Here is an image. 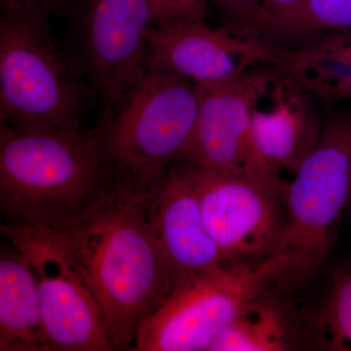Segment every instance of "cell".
Instances as JSON below:
<instances>
[{"label":"cell","instance_id":"cell-1","mask_svg":"<svg viewBox=\"0 0 351 351\" xmlns=\"http://www.w3.org/2000/svg\"><path fill=\"white\" fill-rule=\"evenodd\" d=\"M152 186L110 167L86 207L50 230L98 302L117 350H133L138 328L175 288L149 223Z\"/></svg>","mask_w":351,"mask_h":351},{"label":"cell","instance_id":"cell-2","mask_svg":"<svg viewBox=\"0 0 351 351\" xmlns=\"http://www.w3.org/2000/svg\"><path fill=\"white\" fill-rule=\"evenodd\" d=\"M110 112L92 129L24 132L0 123V211L5 221L57 230L93 199L107 177Z\"/></svg>","mask_w":351,"mask_h":351},{"label":"cell","instance_id":"cell-3","mask_svg":"<svg viewBox=\"0 0 351 351\" xmlns=\"http://www.w3.org/2000/svg\"><path fill=\"white\" fill-rule=\"evenodd\" d=\"M91 92L55 38L49 15L1 1L0 123L24 132L78 130Z\"/></svg>","mask_w":351,"mask_h":351},{"label":"cell","instance_id":"cell-4","mask_svg":"<svg viewBox=\"0 0 351 351\" xmlns=\"http://www.w3.org/2000/svg\"><path fill=\"white\" fill-rule=\"evenodd\" d=\"M201 88L149 68L127 100L110 112L105 154L112 169L152 186L186 159L195 133Z\"/></svg>","mask_w":351,"mask_h":351},{"label":"cell","instance_id":"cell-5","mask_svg":"<svg viewBox=\"0 0 351 351\" xmlns=\"http://www.w3.org/2000/svg\"><path fill=\"white\" fill-rule=\"evenodd\" d=\"M283 197L287 217L271 253L287 258L291 276L311 274L329 256L350 210L351 114L323 122Z\"/></svg>","mask_w":351,"mask_h":351},{"label":"cell","instance_id":"cell-6","mask_svg":"<svg viewBox=\"0 0 351 351\" xmlns=\"http://www.w3.org/2000/svg\"><path fill=\"white\" fill-rule=\"evenodd\" d=\"M288 274L287 258L271 253L261 262L233 261L191 277L143 322L133 350L208 351L267 284Z\"/></svg>","mask_w":351,"mask_h":351},{"label":"cell","instance_id":"cell-7","mask_svg":"<svg viewBox=\"0 0 351 351\" xmlns=\"http://www.w3.org/2000/svg\"><path fill=\"white\" fill-rule=\"evenodd\" d=\"M64 49L105 110L114 113L147 69L149 0H80Z\"/></svg>","mask_w":351,"mask_h":351},{"label":"cell","instance_id":"cell-8","mask_svg":"<svg viewBox=\"0 0 351 351\" xmlns=\"http://www.w3.org/2000/svg\"><path fill=\"white\" fill-rule=\"evenodd\" d=\"M1 230L32 272L55 350H117L98 302L54 233L11 221Z\"/></svg>","mask_w":351,"mask_h":351},{"label":"cell","instance_id":"cell-9","mask_svg":"<svg viewBox=\"0 0 351 351\" xmlns=\"http://www.w3.org/2000/svg\"><path fill=\"white\" fill-rule=\"evenodd\" d=\"M147 44L149 68L199 87L241 80L276 64L283 52L239 25L215 29L205 19L154 22L147 32Z\"/></svg>","mask_w":351,"mask_h":351},{"label":"cell","instance_id":"cell-10","mask_svg":"<svg viewBox=\"0 0 351 351\" xmlns=\"http://www.w3.org/2000/svg\"><path fill=\"white\" fill-rule=\"evenodd\" d=\"M250 75L200 87L195 133L184 160L258 182L283 197L287 184L258 152L252 134Z\"/></svg>","mask_w":351,"mask_h":351},{"label":"cell","instance_id":"cell-11","mask_svg":"<svg viewBox=\"0 0 351 351\" xmlns=\"http://www.w3.org/2000/svg\"><path fill=\"white\" fill-rule=\"evenodd\" d=\"M193 165L205 225L226 260L271 253L283 226L281 196L258 182Z\"/></svg>","mask_w":351,"mask_h":351},{"label":"cell","instance_id":"cell-12","mask_svg":"<svg viewBox=\"0 0 351 351\" xmlns=\"http://www.w3.org/2000/svg\"><path fill=\"white\" fill-rule=\"evenodd\" d=\"M147 212L154 239L175 287L230 263L205 225L195 168L191 161L175 164L152 186Z\"/></svg>","mask_w":351,"mask_h":351},{"label":"cell","instance_id":"cell-13","mask_svg":"<svg viewBox=\"0 0 351 351\" xmlns=\"http://www.w3.org/2000/svg\"><path fill=\"white\" fill-rule=\"evenodd\" d=\"M252 134L258 152L277 172L294 175L323 128L313 96L276 64L250 75Z\"/></svg>","mask_w":351,"mask_h":351},{"label":"cell","instance_id":"cell-14","mask_svg":"<svg viewBox=\"0 0 351 351\" xmlns=\"http://www.w3.org/2000/svg\"><path fill=\"white\" fill-rule=\"evenodd\" d=\"M0 350H55L34 277L13 247L2 250L0 257Z\"/></svg>","mask_w":351,"mask_h":351},{"label":"cell","instance_id":"cell-15","mask_svg":"<svg viewBox=\"0 0 351 351\" xmlns=\"http://www.w3.org/2000/svg\"><path fill=\"white\" fill-rule=\"evenodd\" d=\"M253 36L289 50L351 32V0H299L294 5L235 21Z\"/></svg>","mask_w":351,"mask_h":351},{"label":"cell","instance_id":"cell-16","mask_svg":"<svg viewBox=\"0 0 351 351\" xmlns=\"http://www.w3.org/2000/svg\"><path fill=\"white\" fill-rule=\"evenodd\" d=\"M276 66L311 96L351 100V32L283 50Z\"/></svg>","mask_w":351,"mask_h":351},{"label":"cell","instance_id":"cell-17","mask_svg":"<svg viewBox=\"0 0 351 351\" xmlns=\"http://www.w3.org/2000/svg\"><path fill=\"white\" fill-rule=\"evenodd\" d=\"M287 348L278 311L251 302L221 334L208 351H279Z\"/></svg>","mask_w":351,"mask_h":351},{"label":"cell","instance_id":"cell-18","mask_svg":"<svg viewBox=\"0 0 351 351\" xmlns=\"http://www.w3.org/2000/svg\"><path fill=\"white\" fill-rule=\"evenodd\" d=\"M318 326L328 350L351 351V265L334 276Z\"/></svg>","mask_w":351,"mask_h":351},{"label":"cell","instance_id":"cell-19","mask_svg":"<svg viewBox=\"0 0 351 351\" xmlns=\"http://www.w3.org/2000/svg\"><path fill=\"white\" fill-rule=\"evenodd\" d=\"M154 22L205 19L208 0H149Z\"/></svg>","mask_w":351,"mask_h":351},{"label":"cell","instance_id":"cell-20","mask_svg":"<svg viewBox=\"0 0 351 351\" xmlns=\"http://www.w3.org/2000/svg\"><path fill=\"white\" fill-rule=\"evenodd\" d=\"M1 1L36 7L49 16L54 13L69 18L80 3V0H1Z\"/></svg>","mask_w":351,"mask_h":351},{"label":"cell","instance_id":"cell-21","mask_svg":"<svg viewBox=\"0 0 351 351\" xmlns=\"http://www.w3.org/2000/svg\"><path fill=\"white\" fill-rule=\"evenodd\" d=\"M213 1L219 8L230 14L234 20L251 13L258 5V0H213Z\"/></svg>","mask_w":351,"mask_h":351},{"label":"cell","instance_id":"cell-22","mask_svg":"<svg viewBox=\"0 0 351 351\" xmlns=\"http://www.w3.org/2000/svg\"><path fill=\"white\" fill-rule=\"evenodd\" d=\"M299 0H258V5L255 10L251 13L247 14L243 17L239 18L237 20L243 19L249 16L256 15V14L274 12V11L282 10L288 7L294 5Z\"/></svg>","mask_w":351,"mask_h":351}]
</instances>
